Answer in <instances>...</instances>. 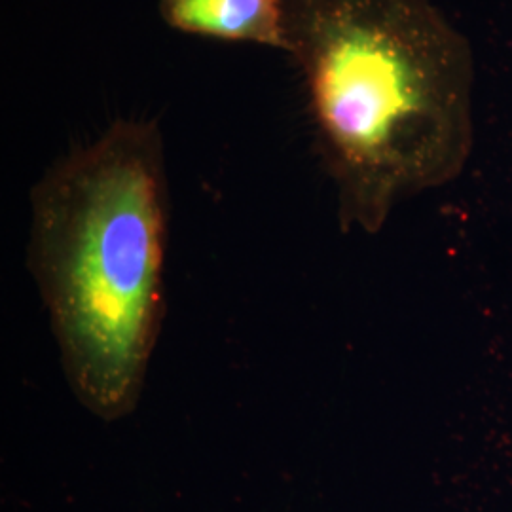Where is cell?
<instances>
[{"instance_id": "obj_1", "label": "cell", "mask_w": 512, "mask_h": 512, "mask_svg": "<svg viewBox=\"0 0 512 512\" xmlns=\"http://www.w3.org/2000/svg\"><path fill=\"white\" fill-rule=\"evenodd\" d=\"M287 54L346 228L454 179L473 141L467 40L429 0H285Z\"/></svg>"}, {"instance_id": "obj_2", "label": "cell", "mask_w": 512, "mask_h": 512, "mask_svg": "<svg viewBox=\"0 0 512 512\" xmlns=\"http://www.w3.org/2000/svg\"><path fill=\"white\" fill-rule=\"evenodd\" d=\"M167 179L152 120H116L31 192L29 268L74 397L103 421L141 401L164 323Z\"/></svg>"}, {"instance_id": "obj_3", "label": "cell", "mask_w": 512, "mask_h": 512, "mask_svg": "<svg viewBox=\"0 0 512 512\" xmlns=\"http://www.w3.org/2000/svg\"><path fill=\"white\" fill-rule=\"evenodd\" d=\"M158 12L181 33L287 52L285 0H158Z\"/></svg>"}]
</instances>
